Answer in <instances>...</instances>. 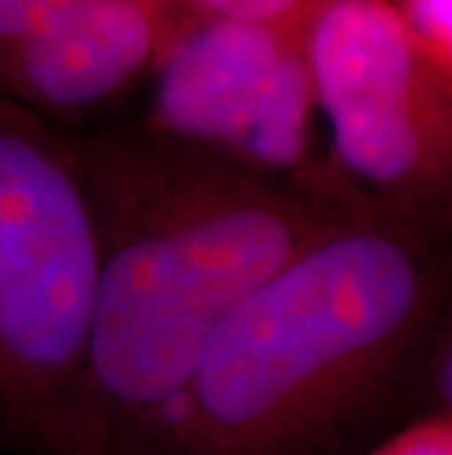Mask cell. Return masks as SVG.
<instances>
[{
	"label": "cell",
	"mask_w": 452,
	"mask_h": 455,
	"mask_svg": "<svg viewBox=\"0 0 452 455\" xmlns=\"http://www.w3.org/2000/svg\"><path fill=\"white\" fill-rule=\"evenodd\" d=\"M406 30L452 68V0H388Z\"/></svg>",
	"instance_id": "cell-8"
},
{
	"label": "cell",
	"mask_w": 452,
	"mask_h": 455,
	"mask_svg": "<svg viewBox=\"0 0 452 455\" xmlns=\"http://www.w3.org/2000/svg\"><path fill=\"white\" fill-rule=\"evenodd\" d=\"M91 215L65 130L0 94V455H106Z\"/></svg>",
	"instance_id": "cell-3"
},
{
	"label": "cell",
	"mask_w": 452,
	"mask_h": 455,
	"mask_svg": "<svg viewBox=\"0 0 452 455\" xmlns=\"http://www.w3.org/2000/svg\"><path fill=\"white\" fill-rule=\"evenodd\" d=\"M179 4L197 18L274 27L305 38L326 0H179Z\"/></svg>",
	"instance_id": "cell-7"
},
{
	"label": "cell",
	"mask_w": 452,
	"mask_h": 455,
	"mask_svg": "<svg viewBox=\"0 0 452 455\" xmlns=\"http://www.w3.org/2000/svg\"><path fill=\"white\" fill-rule=\"evenodd\" d=\"M305 65L335 171L452 241V68L388 0H326L305 36Z\"/></svg>",
	"instance_id": "cell-4"
},
{
	"label": "cell",
	"mask_w": 452,
	"mask_h": 455,
	"mask_svg": "<svg viewBox=\"0 0 452 455\" xmlns=\"http://www.w3.org/2000/svg\"><path fill=\"white\" fill-rule=\"evenodd\" d=\"M194 21L179 0H65L0 47V94L65 130L156 74Z\"/></svg>",
	"instance_id": "cell-6"
},
{
	"label": "cell",
	"mask_w": 452,
	"mask_h": 455,
	"mask_svg": "<svg viewBox=\"0 0 452 455\" xmlns=\"http://www.w3.org/2000/svg\"><path fill=\"white\" fill-rule=\"evenodd\" d=\"M65 135L98 253L94 418L106 455H144L218 326L341 215L355 186L329 159L285 177L141 118Z\"/></svg>",
	"instance_id": "cell-2"
},
{
	"label": "cell",
	"mask_w": 452,
	"mask_h": 455,
	"mask_svg": "<svg viewBox=\"0 0 452 455\" xmlns=\"http://www.w3.org/2000/svg\"><path fill=\"white\" fill-rule=\"evenodd\" d=\"M452 250L361 195L209 338L144 455H368L449 405Z\"/></svg>",
	"instance_id": "cell-1"
},
{
	"label": "cell",
	"mask_w": 452,
	"mask_h": 455,
	"mask_svg": "<svg viewBox=\"0 0 452 455\" xmlns=\"http://www.w3.org/2000/svg\"><path fill=\"white\" fill-rule=\"evenodd\" d=\"M368 455H452V409L423 414Z\"/></svg>",
	"instance_id": "cell-9"
},
{
	"label": "cell",
	"mask_w": 452,
	"mask_h": 455,
	"mask_svg": "<svg viewBox=\"0 0 452 455\" xmlns=\"http://www.w3.org/2000/svg\"><path fill=\"white\" fill-rule=\"evenodd\" d=\"M65 0H0V47L30 33Z\"/></svg>",
	"instance_id": "cell-10"
},
{
	"label": "cell",
	"mask_w": 452,
	"mask_h": 455,
	"mask_svg": "<svg viewBox=\"0 0 452 455\" xmlns=\"http://www.w3.org/2000/svg\"><path fill=\"white\" fill-rule=\"evenodd\" d=\"M153 76L141 115L150 127L285 177H305L326 159L312 144L317 112L303 36L197 18Z\"/></svg>",
	"instance_id": "cell-5"
}]
</instances>
